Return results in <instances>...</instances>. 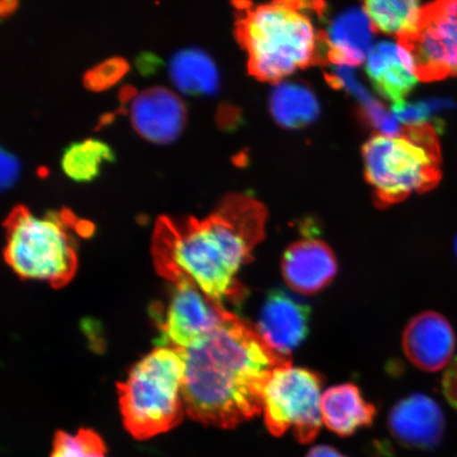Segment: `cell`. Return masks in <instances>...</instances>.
<instances>
[{
  "mask_svg": "<svg viewBox=\"0 0 457 457\" xmlns=\"http://www.w3.org/2000/svg\"><path fill=\"white\" fill-rule=\"evenodd\" d=\"M455 251H456V254H457V237H456V241H455Z\"/></svg>",
  "mask_w": 457,
  "mask_h": 457,
  "instance_id": "28",
  "label": "cell"
},
{
  "mask_svg": "<svg viewBox=\"0 0 457 457\" xmlns=\"http://www.w3.org/2000/svg\"><path fill=\"white\" fill-rule=\"evenodd\" d=\"M238 9V42L247 53L249 72L261 81L277 82L328 61L324 31L314 25L324 16V4H243Z\"/></svg>",
  "mask_w": 457,
  "mask_h": 457,
  "instance_id": "3",
  "label": "cell"
},
{
  "mask_svg": "<svg viewBox=\"0 0 457 457\" xmlns=\"http://www.w3.org/2000/svg\"><path fill=\"white\" fill-rule=\"evenodd\" d=\"M311 316L310 306L284 290L273 289L266 295L256 329L273 351L289 357L310 334Z\"/></svg>",
  "mask_w": 457,
  "mask_h": 457,
  "instance_id": "10",
  "label": "cell"
},
{
  "mask_svg": "<svg viewBox=\"0 0 457 457\" xmlns=\"http://www.w3.org/2000/svg\"><path fill=\"white\" fill-rule=\"evenodd\" d=\"M321 414L328 430L346 437L373 424L377 412L375 405L364 399L357 386L343 384L323 394Z\"/></svg>",
  "mask_w": 457,
  "mask_h": 457,
  "instance_id": "17",
  "label": "cell"
},
{
  "mask_svg": "<svg viewBox=\"0 0 457 457\" xmlns=\"http://www.w3.org/2000/svg\"><path fill=\"white\" fill-rule=\"evenodd\" d=\"M130 121L142 138L168 145L185 129L187 107L175 91L156 86L135 96L130 104Z\"/></svg>",
  "mask_w": 457,
  "mask_h": 457,
  "instance_id": "11",
  "label": "cell"
},
{
  "mask_svg": "<svg viewBox=\"0 0 457 457\" xmlns=\"http://www.w3.org/2000/svg\"><path fill=\"white\" fill-rule=\"evenodd\" d=\"M445 415L436 400L425 394H412L398 402L388 415V428L404 447L433 449L441 443Z\"/></svg>",
  "mask_w": 457,
  "mask_h": 457,
  "instance_id": "13",
  "label": "cell"
},
{
  "mask_svg": "<svg viewBox=\"0 0 457 457\" xmlns=\"http://www.w3.org/2000/svg\"><path fill=\"white\" fill-rule=\"evenodd\" d=\"M365 177L381 207L431 190L441 179V150L432 125L376 135L363 147Z\"/></svg>",
  "mask_w": 457,
  "mask_h": 457,
  "instance_id": "5",
  "label": "cell"
},
{
  "mask_svg": "<svg viewBox=\"0 0 457 457\" xmlns=\"http://www.w3.org/2000/svg\"><path fill=\"white\" fill-rule=\"evenodd\" d=\"M323 379L316 371L284 365L274 370L264 392L265 424L272 436L288 430L301 444H310L323 424L321 391Z\"/></svg>",
  "mask_w": 457,
  "mask_h": 457,
  "instance_id": "7",
  "label": "cell"
},
{
  "mask_svg": "<svg viewBox=\"0 0 457 457\" xmlns=\"http://www.w3.org/2000/svg\"><path fill=\"white\" fill-rule=\"evenodd\" d=\"M365 70L378 94L395 103L404 101L420 79L412 54L391 42L377 44L371 49Z\"/></svg>",
  "mask_w": 457,
  "mask_h": 457,
  "instance_id": "15",
  "label": "cell"
},
{
  "mask_svg": "<svg viewBox=\"0 0 457 457\" xmlns=\"http://www.w3.org/2000/svg\"><path fill=\"white\" fill-rule=\"evenodd\" d=\"M114 162L111 145L100 139H86L68 145L61 157V168L68 179L89 182L101 173L103 165Z\"/></svg>",
  "mask_w": 457,
  "mask_h": 457,
  "instance_id": "21",
  "label": "cell"
},
{
  "mask_svg": "<svg viewBox=\"0 0 457 457\" xmlns=\"http://www.w3.org/2000/svg\"><path fill=\"white\" fill-rule=\"evenodd\" d=\"M443 392L451 407L457 411V358L451 362L442 382Z\"/></svg>",
  "mask_w": 457,
  "mask_h": 457,
  "instance_id": "25",
  "label": "cell"
},
{
  "mask_svg": "<svg viewBox=\"0 0 457 457\" xmlns=\"http://www.w3.org/2000/svg\"><path fill=\"white\" fill-rule=\"evenodd\" d=\"M434 105L436 103L405 101L395 103L392 108L393 116L404 127H420V125L428 124Z\"/></svg>",
  "mask_w": 457,
  "mask_h": 457,
  "instance_id": "24",
  "label": "cell"
},
{
  "mask_svg": "<svg viewBox=\"0 0 457 457\" xmlns=\"http://www.w3.org/2000/svg\"><path fill=\"white\" fill-rule=\"evenodd\" d=\"M173 285L167 312L159 322V345L185 351L207 338L231 312L191 279L180 278Z\"/></svg>",
  "mask_w": 457,
  "mask_h": 457,
  "instance_id": "9",
  "label": "cell"
},
{
  "mask_svg": "<svg viewBox=\"0 0 457 457\" xmlns=\"http://www.w3.org/2000/svg\"><path fill=\"white\" fill-rule=\"evenodd\" d=\"M72 222L62 213L38 216L19 205L4 221L5 262L22 279L65 287L79 265Z\"/></svg>",
  "mask_w": 457,
  "mask_h": 457,
  "instance_id": "6",
  "label": "cell"
},
{
  "mask_svg": "<svg viewBox=\"0 0 457 457\" xmlns=\"http://www.w3.org/2000/svg\"><path fill=\"white\" fill-rule=\"evenodd\" d=\"M267 211L247 195H230L204 220H158L152 255L160 277L174 283L188 278L217 302H239L245 289L242 267L265 237Z\"/></svg>",
  "mask_w": 457,
  "mask_h": 457,
  "instance_id": "1",
  "label": "cell"
},
{
  "mask_svg": "<svg viewBox=\"0 0 457 457\" xmlns=\"http://www.w3.org/2000/svg\"><path fill=\"white\" fill-rule=\"evenodd\" d=\"M403 347L411 363L428 373L447 367L456 347L454 330L443 314L425 312L408 323Z\"/></svg>",
  "mask_w": 457,
  "mask_h": 457,
  "instance_id": "12",
  "label": "cell"
},
{
  "mask_svg": "<svg viewBox=\"0 0 457 457\" xmlns=\"http://www.w3.org/2000/svg\"><path fill=\"white\" fill-rule=\"evenodd\" d=\"M286 284L296 293L314 295L328 287L338 272L333 250L320 239H302L290 245L282 257Z\"/></svg>",
  "mask_w": 457,
  "mask_h": 457,
  "instance_id": "14",
  "label": "cell"
},
{
  "mask_svg": "<svg viewBox=\"0 0 457 457\" xmlns=\"http://www.w3.org/2000/svg\"><path fill=\"white\" fill-rule=\"evenodd\" d=\"M20 173V163L17 159L8 152H2V187H12Z\"/></svg>",
  "mask_w": 457,
  "mask_h": 457,
  "instance_id": "26",
  "label": "cell"
},
{
  "mask_svg": "<svg viewBox=\"0 0 457 457\" xmlns=\"http://www.w3.org/2000/svg\"><path fill=\"white\" fill-rule=\"evenodd\" d=\"M306 457H346L329 445H317L312 448Z\"/></svg>",
  "mask_w": 457,
  "mask_h": 457,
  "instance_id": "27",
  "label": "cell"
},
{
  "mask_svg": "<svg viewBox=\"0 0 457 457\" xmlns=\"http://www.w3.org/2000/svg\"><path fill=\"white\" fill-rule=\"evenodd\" d=\"M171 83L187 96L213 95L219 88V71L211 57L198 48L177 51L169 64Z\"/></svg>",
  "mask_w": 457,
  "mask_h": 457,
  "instance_id": "18",
  "label": "cell"
},
{
  "mask_svg": "<svg viewBox=\"0 0 457 457\" xmlns=\"http://www.w3.org/2000/svg\"><path fill=\"white\" fill-rule=\"evenodd\" d=\"M375 28L361 9L345 11L324 31L328 61L336 66L355 67L367 61Z\"/></svg>",
  "mask_w": 457,
  "mask_h": 457,
  "instance_id": "16",
  "label": "cell"
},
{
  "mask_svg": "<svg viewBox=\"0 0 457 457\" xmlns=\"http://www.w3.org/2000/svg\"><path fill=\"white\" fill-rule=\"evenodd\" d=\"M425 5L412 0H370L364 4L375 30L407 38L419 29Z\"/></svg>",
  "mask_w": 457,
  "mask_h": 457,
  "instance_id": "19",
  "label": "cell"
},
{
  "mask_svg": "<svg viewBox=\"0 0 457 457\" xmlns=\"http://www.w3.org/2000/svg\"><path fill=\"white\" fill-rule=\"evenodd\" d=\"M270 107L273 118L287 129L305 127L317 119L320 112L312 91L296 83L278 85L272 91Z\"/></svg>",
  "mask_w": 457,
  "mask_h": 457,
  "instance_id": "20",
  "label": "cell"
},
{
  "mask_svg": "<svg viewBox=\"0 0 457 457\" xmlns=\"http://www.w3.org/2000/svg\"><path fill=\"white\" fill-rule=\"evenodd\" d=\"M398 44L412 54L422 81L457 77V0L425 5L419 29Z\"/></svg>",
  "mask_w": 457,
  "mask_h": 457,
  "instance_id": "8",
  "label": "cell"
},
{
  "mask_svg": "<svg viewBox=\"0 0 457 457\" xmlns=\"http://www.w3.org/2000/svg\"><path fill=\"white\" fill-rule=\"evenodd\" d=\"M127 71L128 65L123 60L106 61L87 73L86 85L95 90L104 89L117 83Z\"/></svg>",
  "mask_w": 457,
  "mask_h": 457,
  "instance_id": "23",
  "label": "cell"
},
{
  "mask_svg": "<svg viewBox=\"0 0 457 457\" xmlns=\"http://www.w3.org/2000/svg\"><path fill=\"white\" fill-rule=\"evenodd\" d=\"M185 361L186 412L200 424L233 428L264 408L274 370L291 364L234 313L198 345L181 351Z\"/></svg>",
  "mask_w": 457,
  "mask_h": 457,
  "instance_id": "2",
  "label": "cell"
},
{
  "mask_svg": "<svg viewBox=\"0 0 457 457\" xmlns=\"http://www.w3.org/2000/svg\"><path fill=\"white\" fill-rule=\"evenodd\" d=\"M50 457H107V448L98 433L81 428L76 434L56 432Z\"/></svg>",
  "mask_w": 457,
  "mask_h": 457,
  "instance_id": "22",
  "label": "cell"
},
{
  "mask_svg": "<svg viewBox=\"0 0 457 457\" xmlns=\"http://www.w3.org/2000/svg\"><path fill=\"white\" fill-rule=\"evenodd\" d=\"M185 361L176 348L160 346L147 353L118 384L123 424L136 439H148L179 426L186 412Z\"/></svg>",
  "mask_w": 457,
  "mask_h": 457,
  "instance_id": "4",
  "label": "cell"
}]
</instances>
